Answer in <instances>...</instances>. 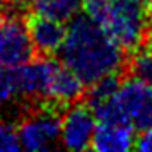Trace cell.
Here are the masks:
<instances>
[{
	"instance_id": "cell-2",
	"label": "cell",
	"mask_w": 152,
	"mask_h": 152,
	"mask_svg": "<svg viewBox=\"0 0 152 152\" xmlns=\"http://www.w3.org/2000/svg\"><path fill=\"white\" fill-rule=\"evenodd\" d=\"M84 10L123 50H137L147 31L144 0H84Z\"/></svg>"
},
{
	"instance_id": "cell-11",
	"label": "cell",
	"mask_w": 152,
	"mask_h": 152,
	"mask_svg": "<svg viewBox=\"0 0 152 152\" xmlns=\"http://www.w3.org/2000/svg\"><path fill=\"white\" fill-rule=\"evenodd\" d=\"M82 7L84 0H33L31 4L34 15L48 17L63 24L72 21Z\"/></svg>"
},
{
	"instance_id": "cell-15",
	"label": "cell",
	"mask_w": 152,
	"mask_h": 152,
	"mask_svg": "<svg viewBox=\"0 0 152 152\" xmlns=\"http://www.w3.org/2000/svg\"><path fill=\"white\" fill-rule=\"evenodd\" d=\"M135 149L140 152H152V128L140 132L138 138H135Z\"/></svg>"
},
{
	"instance_id": "cell-14",
	"label": "cell",
	"mask_w": 152,
	"mask_h": 152,
	"mask_svg": "<svg viewBox=\"0 0 152 152\" xmlns=\"http://www.w3.org/2000/svg\"><path fill=\"white\" fill-rule=\"evenodd\" d=\"M21 149L19 133L9 123H0V152H15Z\"/></svg>"
},
{
	"instance_id": "cell-4",
	"label": "cell",
	"mask_w": 152,
	"mask_h": 152,
	"mask_svg": "<svg viewBox=\"0 0 152 152\" xmlns=\"http://www.w3.org/2000/svg\"><path fill=\"white\" fill-rule=\"evenodd\" d=\"M34 45L28 21L15 14L0 19V67L17 69L33 60Z\"/></svg>"
},
{
	"instance_id": "cell-10",
	"label": "cell",
	"mask_w": 152,
	"mask_h": 152,
	"mask_svg": "<svg viewBox=\"0 0 152 152\" xmlns=\"http://www.w3.org/2000/svg\"><path fill=\"white\" fill-rule=\"evenodd\" d=\"M84 87L86 84L62 62H58L50 80L46 101L55 104H72L82 96Z\"/></svg>"
},
{
	"instance_id": "cell-3",
	"label": "cell",
	"mask_w": 152,
	"mask_h": 152,
	"mask_svg": "<svg viewBox=\"0 0 152 152\" xmlns=\"http://www.w3.org/2000/svg\"><path fill=\"white\" fill-rule=\"evenodd\" d=\"M21 149L29 152H46L60 144L62 116L55 108H39L29 113L17 128Z\"/></svg>"
},
{
	"instance_id": "cell-18",
	"label": "cell",
	"mask_w": 152,
	"mask_h": 152,
	"mask_svg": "<svg viewBox=\"0 0 152 152\" xmlns=\"http://www.w3.org/2000/svg\"><path fill=\"white\" fill-rule=\"evenodd\" d=\"M9 0H0V19L4 17V10H5V5H7Z\"/></svg>"
},
{
	"instance_id": "cell-8",
	"label": "cell",
	"mask_w": 152,
	"mask_h": 152,
	"mask_svg": "<svg viewBox=\"0 0 152 152\" xmlns=\"http://www.w3.org/2000/svg\"><path fill=\"white\" fill-rule=\"evenodd\" d=\"M55 60L51 58H41V60H31L24 63L22 67H17V77H19V87L21 96L29 99H45L51 80V75L56 69Z\"/></svg>"
},
{
	"instance_id": "cell-13",
	"label": "cell",
	"mask_w": 152,
	"mask_h": 152,
	"mask_svg": "<svg viewBox=\"0 0 152 152\" xmlns=\"http://www.w3.org/2000/svg\"><path fill=\"white\" fill-rule=\"evenodd\" d=\"M137 50L138 51L132 58L130 63L132 74L152 86V43L144 46V48L138 46Z\"/></svg>"
},
{
	"instance_id": "cell-6",
	"label": "cell",
	"mask_w": 152,
	"mask_h": 152,
	"mask_svg": "<svg viewBox=\"0 0 152 152\" xmlns=\"http://www.w3.org/2000/svg\"><path fill=\"white\" fill-rule=\"evenodd\" d=\"M96 115L89 104L72 103L62 116V133L60 144L69 151H86L92 145V137L96 132Z\"/></svg>"
},
{
	"instance_id": "cell-7",
	"label": "cell",
	"mask_w": 152,
	"mask_h": 152,
	"mask_svg": "<svg viewBox=\"0 0 152 152\" xmlns=\"http://www.w3.org/2000/svg\"><path fill=\"white\" fill-rule=\"evenodd\" d=\"M91 147L99 152L130 151L135 147V126L126 120L97 121Z\"/></svg>"
},
{
	"instance_id": "cell-9",
	"label": "cell",
	"mask_w": 152,
	"mask_h": 152,
	"mask_svg": "<svg viewBox=\"0 0 152 152\" xmlns=\"http://www.w3.org/2000/svg\"><path fill=\"white\" fill-rule=\"evenodd\" d=\"M28 28L34 50L38 53L51 56L60 51L67 34V28L63 26V22L33 14V17L28 21Z\"/></svg>"
},
{
	"instance_id": "cell-16",
	"label": "cell",
	"mask_w": 152,
	"mask_h": 152,
	"mask_svg": "<svg viewBox=\"0 0 152 152\" xmlns=\"http://www.w3.org/2000/svg\"><path fill=\"white\" fill-rule=\"evenodd\" d=\"M145 15H147V28L152 31V0H144Z\"/></svg>"
},
{
	"instance_id": "cell-1",
	"label": "cell",
	"mask_w": 152,
	"mask_h": 152,
	"mask_svg": "<svg viewBox=\"0 0 152 152\" xmlns=\"http://www.w3.org/2000/svg\"><path fill=\"white\" fill-rule=\"evenodd\" d=\"M58 55L86 86L116 75L125 63V50L86 12L70 21Z\"/></svg>"
},
{
	"instance_id": "cell-5",
	"label": "cell",
	"mask_w": 152,
	"mask_h": 152,
	"mask_svg": "<svg viewBox=\"0 0 152 152\" xmlns=\"http://www.w3.org/2000/svg\"><path fill=\"white\" fill-rule=\"evenodd\" d=\"M116 101L123 116L135 130L152 128V86L138 77H130L120 82Z\"/></svg>"
},
{
	"instance_id": "cell-17",
	"label": "cell",
	"mask_w": 152,
	"mask_h": 152,
	"mask_svg": "<svg viewBox=\"0 0 152 152\" xmlns=\"http://www.w3.org/2000/svg\"><path fill=\"white\" fill-rule=\"evenodd\" d=\"M9 4L15 9H22V7H28L33 4V0H9Z\"/></svg>"
},
{
	"instance_id": "cell-12",
	"label": "cell",
	"mask_w": 152,
	"mask_h": 152,
	"mask_svg": "<svg viewBox=\"0 0 152 152\" xmlns=\"http://www.w3.org/2000/svg\"><path fill=\"white\" fill-rule=\"evenodd\" d=\"M19 97H21V87H19L17 69L0 67V108L12 104Z\"/></svg>"
}]
</instances>
